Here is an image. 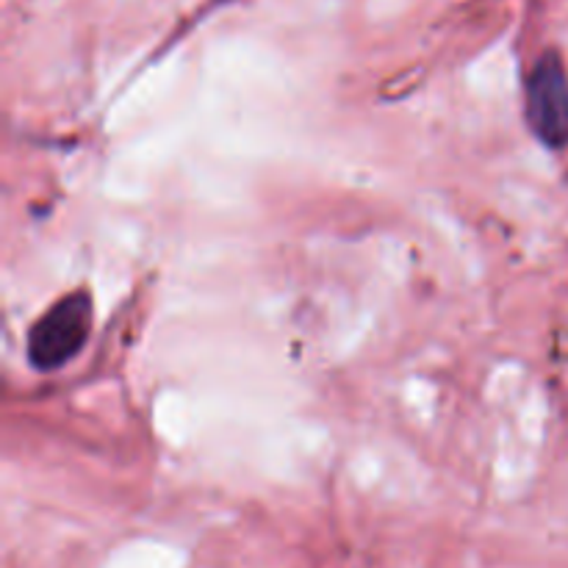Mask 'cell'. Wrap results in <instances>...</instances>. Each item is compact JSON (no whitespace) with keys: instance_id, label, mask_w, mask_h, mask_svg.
<instances>
[{"instance_id":"2","label":"cell","mask_w":568,"mask_h":568,"mask_svg":"<svg viewBox=\"0 0 568 568\" xmlns=\"http://www.w3.org/2000/svg\"><path fill=\"white\" fill-rule=\"evenodd\" d=\"M525 120L538 144L568 148V70L558 50H544L525 81Z\"/></svg>"},{"instance_id":"1","label":"cell","mask_w":568,"mask_h":568,"mask_svg":"<svg viewBox=\"0 0 568 568\" xmlns=\"http://www.w3.org/2000/svg\"><path fill=\"white\" fill-rule=\"evenodd\" d=\"M94 325V300L87 286L55 297L26 333V361L42 375L61 372L87 349Z\"/></svg>"}]
</instances>
